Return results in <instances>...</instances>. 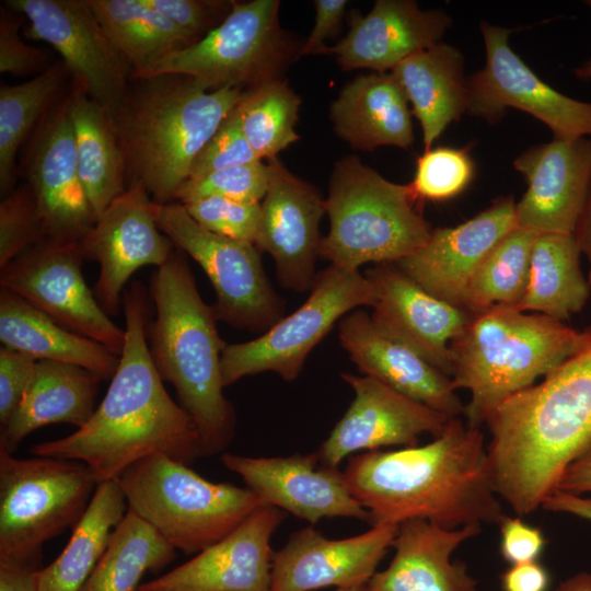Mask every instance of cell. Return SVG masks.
<instances>
[{"mask_svg": "<svg viewBox=\"0 0 591 591\" xmlns=\"http://www.w3.org/2000/svg\"><path fill=\"white\" fill-rule=\"evenodd\" d=\"M68 95L79 176L99 218L127 188L125 160L111 115L78 85Z\"/></svg>", "mask_w": 591, "mask_h": 591, "instance_id": "d6a6232c", "label": "cell"}, {"mask_svg": "<svg viewBox=\"0 0 591 591\" xmlns=\"http://www.w3.org/2000/svg\"><path fill=\"white\" fill-rule=\"evenodd\" d=\"M573 235L580 252L583 253L589 260L590 271L588 281L591 287V187Z\"/></svg>", "mask_w": 591, "mask_h": 591, "instance_id": "9f6ffc18", "label": "cell"}, {"mask_svg": "<svg viewBox=\"0 0 591 591\" xmlns=\"http://www.w3.org/2000/svg\"><path fill=\"white\" fill-rule=\"evenodd\" d=\"M343 473L372 525L425 520L459 529L499 524L506 515L484 433L459 417L424 445L351 455Z\"/></svg>", "mask_w": 591, "mask_h": 591, "instance_id": "7a4b0ae2", "label": "cell"}, {"mask_svg": "<svg viewBox=\"0 0 591 591\" xmlns=\"http://www.w3.org/2000/svg\"><path fill=\"white\" fill-rule=\"evenodd\" d=\"M23 167L46 239L80 242L97 218L79 176L68 94L33 131Z\"/></svg>", "mask_w": 591, "mask_h": 591, "instance_id": "e0dca14e", "label": "cell"}, {"mask_svg": "<svg viewBox=\"0 0 591 591\" xmlns=\"http://www.w3.org/2000/svg\"><path fill=\"white\" fill-rule=\"evenodd\" d=\"M374 301V287L364 275L329 265L317 273L299 309L258 338L225 346L221 357L224 387L266 371L294 381L311 350L334 324L358 306H373Z\"/></svg>", "mask_w": 591, "mask_h": 591, "instance_id": "8fae6325", "label": "cell"}, {"mask_svg": "<svg viewBox=\"0 0 591 591\" xmlns=\"http://www.w3.org/2000/svg\"><path fill=\"white\" fill-rule=\"evenodd\" d=\"M182 205L188 215L205 229L255 245L262 217L260 202L205 197Z\"/></svg>", "mask_w": 591, "mask_h": 591, "instance_id": "ee69618b", "label": "cell"}, {"mask_svg": "<svg viewBox=\"0 0 591 591\" xmlns=\"http://www.w3.org/2000/svg\"><path fill=\"white\" fill-rule=\"evenodd\" d=\"M363 587L364 586L354 587V588H343V589H336L335 591H361Z\"/></svg>", "mask_w": 591, "mask_h": 591, "instance_id": "91938a15", "label": "cell"}, {"mask_svg": "<svg viewBox=\"0 0 591 591\" xmlns=\"http://www.w3.org/2000/svg\"><path fill=\"white\" fill-rule=\"evenodd\" d=\"M221 462L265 505L311 524L325 518L370 521L369 512L350 494L344 473L321 465L316 452L274 457L223 453Z\"/></svg>", "mask_w": 591, "mask_h": 591, "instance_id": "ffe728a7", "label": "cell"}, {"mask_svg": "<svg viewBox=\"0 0 591 591\" xmlns=\"http://www.w3.org/2000/svg\"><path fill=\"white\" fill-rule=\"evenodd\" d=\"M397 529L395 524H374L340 540L327 538L312 526L293 532L274 553L270 591L366 586L393 546Z\"/></svg>", "mask_w": 591, "mask_h": 591, "instance_id": "cb8c5ba5", "label": "cell"}, {"mask_svg": "<svg viewBox=\"0 0 591 591\" xmlns=\"http://www.w3.org/2000/svg\"><path fill=\"white\" fill-rule=\"evenodd\" d=\"M486 425L496 493L518 515L535 511L566 468L591 453V336L541 383L501 403Z\"/></svg>", "mask_w": 591, "mask_h": 591, "instance_id": "3957f363", "label": "cell"}, {"mask_svg": "<svg viewBox=\"0 0 591 591\" xmlns=\"http://www.w3.org/2000/svg\"><path fill=\"white\" fill-rule=\"evenodd\" d=\"M537 235L515 227L489 252L468 286L467 312L476 315L494 308L518 309L526 293Z\"/></svg>", "mask_w": 591, "mask_h": 591, "instance_id": "f35d334b", "label": "cell"}, {"mask_svg": "<svg viewBox=\"0 0 591 591\" xmlns=\"http://www.w3.org/2000/svg\"><path fill=\"white\" fill-rule=\"evenodd\" d=\"M575 76L580 79H591V59L575 69Z\"/></svg>", "mask_w": 591, "mask_h": 591, "instance_id": "680465c9", "label": "cell"}, {"mask_svg": "<svg viewBox=\"0 0 591 591\" xmlns=\"http://www.w3.org/2000/svg\"><path fill=\"white\" fill-rule=\"evenodd\" d=\"M83 260L80 242L45 239L0 268V286L120 356L125 329L111 321L88 287Z\"/></svg>", "mask_w": 591, "mask_h": 591, "instance_id": "4fadbf2b", "label": "cell"}, {"mask_svg": "<svg viewBox=\"0 0 591 591\" xmlns=\"http://www.w3.org/2000/svg\"><path fill=\"white\" fill-rule=\"evenodd\" d=\"M452 25L441 10H421L410 0H376L364 16L354 13L350 31L325 54L345 70H393L409 56L442 43Z\"/></svg>", "mask_w": 591, "mask_h": 591, "instance_id": "484cf974", "label": "cell"}, {"mask_svg": "<svg viewBox=\"0 0 591 591\" xmlns=\"http://www.w3.org/2000/svg\"><path fill=\"white\" fill-rule=\"evenodd\" d=\"M484 68L467 77L472 116L495 123L514 107L543 121L554 138H591V103L571 99L542 81L511 49L512 30L480 22Z\"/></svg>", "mask_w": 591, "mask_h": 591, "instance_id": "9a60e30c", "label": "cell"}, {"mask_svg": "<svg viewBox=\"0 0 591 591\" xmlns=\"http://www.w3.org/2000/svg\"><path fill=\"white\" fill-rule=\"evenodd\" d=\"M584 331L543 314L494 308L472 318L450 344L455 390L470 392L467 426L480 428L512 395L534 385L589 340Z\"/></svg>", "mask_w": 591, "mask_h": 591, "instance_id": "8992f818", "label": "cell"}, {"mask_svg": "<svg viewBox=\"0 0 591 591\" xmlns=\"http://www.w3.org/2000/svg\"><path fill=\"white\" fill-rule=\"evenodd\" d=\"M268 181V164L257 161L187 179L179 187L176 199L182 204L205 197L260 202L266 195Z\"/></svg>", "mask_w": 591, "mask_h": 591, "instance_id": "b9f144b4", "label": "cell"}, {"mask_svg": "<svg viewBox=\"0 0 591 591\" xmlns=\"http://www.w3.org/2000/svg\"><path fill=\"white\" fill-rule=\"evenodd\" d=\"M153 211L161 232L208 276L216 292L212 308L218 321L263 334L283 317L285 301L267 278L254 244L205 229L182 204L154 202Z\"/></svg>", "mask_w": 591, "mask_h": 591, "instance_id": "7c38bea8", "label": "cell"}, {"mask_svg": "<svg viewBox=\"0 0 591 591\" xmlns=\"http://www.w3.org/2000/svg\"><path fill=\"white\" fill-rule=\"evenodd\" d=\"M96 486L81 462L0 450V559L39 563L43 545L79 521Z\"/></svg>", "mask_w": 591, "mask_h": 591, "instance_id": "30bf717a", "label": "cell"}, {"mask_svg": "<svg viewBox=\"0 0 591 591\" xmlns=\"http://www.w3.org/2000/svg\"><path fill=\"white\" fill-rule=\"evenodd\" d=\"M257 161L262 160L247 142L233 109L194 159L188 179Z\"/></svg>", "mask_w": 591, "mask_h": 591, "instance_id": "f6af8a7d", "label": "cell"}, {"mask_svg": "<svg viewBox=\"0 0 591 591\" xmlns=\"http://www.w3.org/2000/svg\"><path fill=\"white\" fill-rule=\"evenodd\" d=\"M279 7V0L233 2L217 27L165 56L141 79L181 74L208 91L231 88L242 92L281 79L301 48L281 28Z\"/></svg>", "mask_w": 591, "mask_h": 591, "instance_id": "9c48e42d", "label": "cell"}, {"mask_svg": "<svg viewBox=\"0 0 591 591\" xmlns=\"http://www.w3.org/2000/svg\"><path fill=\"white\" fill-rule=\"evenodd\" d=\"M128 509L116 479L97 484L59 556L38 572V591H81Z\"/></svg>", "mask_w": 591, "mask_h": 591, "instance_id": "836d02e7", "label": "cell"}, {"mask_svg": "<svg viewBox=\"0 0 591 591\" xmlns=\"http://www.w3.org/2000/svg\"><path fill=\"white\" fill-rule=\"evenodd\" d=\"M125 346L100 405L73 433L34 444L37 456L78 461L97 484L135 463L163 454L189 464L202 455L195 422L169 395L150 355L148 297L140 281L123 294Z\"/></svg>", "mask_w": 591, "mask_h": 591, "instance_id": "6da1fadb", "label": "cell"}, {"mask_svg": "<svg viewBox=\"0 0 591 591\" xmlns=\"http://www.w3.org/2000/svg\"><path fill=\"white\" fill-rule=\"evenodd\" d=\"M101 381L81 367L38 360L22 401L1 427L0 450L14 452L31 432L50 424L82 427L96 408Z\"/></svg>", "mask_w": 591, "mask_h": 591, "instance_id": "f1b7e54d", "label": "cell"}, {"mask_svg": "<svg viewBox=\"0 0 591 591\" xmlns=\"http://www.w3.org/2000/svg\"><path fill=\"white\" fill-rule=\"evenodd\" d=\"M541 507L547 511L567 513L591 521V497L554 490Z\"/></svg>", "mask_w": 591, "mask_h": 591, "instance_id": "11a10c76", "label": "cell"}, {"mask_svg": "<svg viewBox=\"0 0 591 591\" xmlns=\"http://www.w3.org/2000/svg\"><path fill=\"white\" fill-rule=\"evenodd\" d=\"M153 205L140 184H129L80 241L84 259L100 265L93 293L107 315L120 312L121 291L136 270L163 265L175 248L161 234Z\"/></svg>", "mask_w": 591, "mask_h": 591, "instance_id": "2e32d148", "label": "cell"}, {"mask_svg": "<svg viewBox=\"0 0 591 591\" xmlns=\"http://www.w3.org/2000/svg\"><path fill=\"white\" fill-rule=\"evenodd\" d=\"M364 276L375 290L371 320L378 331L451 378L450 344L472 314L429 294L398 267L384 264Z\"/></svg>", "mask_w": 591, "mask_h": 591, "instance_id": "d4e9b609", "label": "cell"}, {"mask_svg": "<svg viewBox=\"0 0 591 591\" xmlns=\"http://www.w3.org/2000/svg\"><path fill=\"white\" fill-rule=\"evenodd\" d=\"M573 234H538L532 250L526 293L517 311H533L559 322L569 320L587 303L591 287L580 267Z\"/></svg>", "mask_w": 591, "mask_h": 591, "instance_id": "e575fe53", "label": "cell"}, {"mask_svg": "<svg viewBox=\"0 0 591 591\" xmlns=\"http://www.w3.org/2000/svg\"><path fill=\"white\" fill-rule=\"evenodd\" d=\"M109 40L141 79L169 54L194 42L142 0H86Z\"/></svg>", "mask_w": 591, "mask_h": 591, "instance_id": "d590c367", "label": "cell"}, {"mask_svg": "<svg viewBox=\"0 0 591 591\" xmlns=\"http://www.w3.org/2000/svg\"><path fill=\"white\" fill-rule=\"evenodd\" d=\"M175 552L154 528L127 509L81 591H137L142 576L170 564Z\"/></svg>", "mask_w": 591, "mask_h": 591, "instance_id": "74e56055", "label": "cell"}, {"mask_svg": "<svg viewBox=\"0 0 591 591\" xmlns=\"http://www.w3.org/2000/svg\"><path fill=\"white\" fill-rule=\"evenodd\" d=\"M37 360L2 346L0 348V426L3 427L22 401Z\"/></svg>", "mask_w": 591, "mask_h": 591, "instance_id": "c3c4849f", "label": "cell"}, {"mask_svg": "<svg viewBox=\"0 0 591 591\" xmlns=\"http://www.w3.org/2000/svg\"><path fill=\"white\" fill-rule=\"evenodd\" d=\"M500 554L511 565L538 560L546 538L540 528L520 517L505 515L499 523Z\"/></svg>", "mask_w": 591, "mask_h": 591, "instance_id": "681fc988", "label": "cell"}, {"mask_svg": "<svg viewBox=\"0 0 591 591\" xmlns=\"http://www.w3.org/2000/svg\"><path fill=\"white\" fill-rule=\"evenodd\" d=\"M551 575L536 561L511 565L500 575L502 591H548Z\"/></svg>", "mask_w": 591, "mask_h": 591, "instance_id": "816d5d0a", "label": "cell"}, {"mask_svg": "<svg viewBox=\"0 0 591 591\" xmlns=\"http://www.w3.org/2000/svg\"><path fill=\"white\" fill-rule=\"evenodd\" d=\"M554 591H591V573L578 572L564 580Z\"/></svg>", "mask_w": 591, "mask_h": 591, "instance_id": "6f0895ef", "label": "cell"}, {"mask_svg": "<svg viewBox=\"0 0 591 591\" xmlns=\"http://www.w3.org/2000/svg\"><path fill=\"white\" fill-rule=\"evenodd\" d=\"M128 88L113 118L126 179L155 204L173 202L194 159L240 102L243 92L208 91L190 77L163 74ZM127 185V186H128Z\"/></svg>", "mask_w": 591, "mask_h": 591, "instance_id": "5b68a950", "label": "cell"}, {"mask_svg": "<svg viewBox=\"0 0 591 591\" xmlns=\"http://www.w3.org/2000/svg\"><path fill=\"white\" fill-rule=\"evenodd\" d=\"M45 239L35 197L25 183L0 204V268Z\"/></svg>", "mask_w": 591, "mask_h": 591, "instance_id": "7bdbcfd3", "label": "cell"}, {"mask_svg": "<svg viewBox=\"0 0 591 591\" xmlns=\"http://www.w3.org/2000/svg\"><path fill=\"white\" fill-rule=\"evenodd\" d=\"M138 591V590H137Z\"/></svg>", "mask_w": 591, "mask_h": 591, "instance_id": "be15d7a7", "label": "cell"}, {"mask_svg": "<svg viewBox=\"0 0 591 591\" xmlns=\"http://www.w3.org/2000/svg\"><path fill=\"white\" fill-rule=\"evenodd\" d=\"M346 0H315V23L301 46L300 56L325 54L327 46L325 39L335 35L341 23V19L347 7Z\"/></svg>", "mask_w": 591, "mask_h": 591, "instance_id": "f907efd6", "label": "cell"}, {"mask_svg": "<svg viewBox=\"0 0 591 591\" xmlns=\"http://www.w3.org/2000/svg\"><path fill=\"white\" fill-rule=\"evenodd\" d=\"M268 161L269 181L260 202L255 246L273 257L282 287L305 292L317 275L325 199L315 186L291 173L278 157Z\"/></svg>", "mask_w": 591, "mask_h": 591, "instance_id": "d6986e66", "label": "cell"}, {"mask_svg": "<svg viewBox=\"0 0 591 591\" xmlns=\"http://www.w3.org/2000/svg\"><path fill=\"white\" fill-rule=\"evenodd\" d=\"M482 532V525L447 529L425 520L398 525L389 567L375 572L370 591H477L464 564L451 561L454 551Z\"/></svg>", "mask_w": 591, "mask_h": 591, "instance_id": "83f0119b", "label": "cell"}, {"mask_svg": "<svg viewBox=\"0 0 591 591\" xmlns=\"http://www.w3.org/2000/svg\"><path fill=\"white\" fill-rule=\"evenodd\" d=\"M361 591H370V590L364 586Z\"/></svg>", "mask_w": 591, "mask_h": 591, "instance_id": "6125c7cd", "label": "cell"}, {"mask_svg": "<svg viewBox=\"0 0 591 591\" xmlns=\"http://www.w3.org/2000/svg\"><path fill=\"white\" fill-rule=\"evenodd\" d=\"M391 73L420 123L425 151L452 121L467 113V77L464 57L456 47L442 42L409 56Z\"/></svg>", "mask_w": 591, "mask_h": 591, "instance_id": "4dcf8cb0", "label": "cell"}, {"mask_svg": "<svg viewBox=\"0 0 591 591\" xmlns=\"http://www.w3.org/2000/svg\"><path fill=\"white\" fill-rule=\"evenodd\" d=\"M331 117L338 137L355 149L408 148L414 142L408 101L392 73L373 72L347 83Z\"/></svg>", "mask_w": 591, "mask_h": 591, "instance_id": "f546056e", "label": "cell"}, {"mask_svg": "<svg viewBox=\"0 0 591 591\" xmlns=\"http://www.w3.org/2000/svg\"><path fill=\"white\" fill-rule=\"evenodd\" d=\"M514 228V199L499 197L459 225L432 229L419 250L396 264L429 294L465 310L473 276L489 252Z\"/></svg>", "mask_w": 591, "mask_h": 591, "instance_id": "603a6c76", "label": "cell"}, {"mask_svg": "<svg viewBox=\"0 0 591 591\" xmlns=\"http://www.w3.org/2000/svg\"><path fill=\"white\" fill-rule=\"evenodd\" d=\"M0 340L2 346L35 360H53L81 367L111 380L120 356L57 323L16 293L0 288Z\"/></svg>", "mask_w": 591, "mask_h": 591, "instance_id": "1f68e13d", "label": "cell"}, {"mask_svg": "<svg viewBox=\"0 0 591 591\" xmlns=\"http://www.w3.org/2000/svg\"><path fill=\"white\" fill-rule=\"evenodd\" d=\"M285 512L263 505L223 538L138 591H270L271 537Z\"/></svg>", "mask_w": 591, "mask_h": 591, "instance_id": "44dd1931", "label": "cell"}, {"mask_svg": "<svg viewBox=\"0 0 591 591\" xmlns=\"http://www.w3.org/2000/svg\"><path fill=\"white\" fill-rule=\"evenodd\" d=\"M116 482L128 509L184 554L202 552L265 505L248 487L208 480L163 454L135 463Z\"/></svg>", "mask_w": 591, "mask_h": 591, "instance_id": "ba28073f", "label": "cell"}, {"mask_svg": "<svg viewBox=\"0 0 591 591\" xmlns=\"http://www.w3.org/2000/svg\"><path fill=\"white\" fill-rule=\"evenodd\" d=\"M474 173V162L466 150L438 147L418 158L414 179L408 185L417 201H445L463 193Z\"/></svg>", "mask_w": 591, "mask_h": 591, "instance_id": "60d3db41", "label": "cell"}, {"mask_svg": "<svg viewBox=\"0 0 591 591\" xmlns=\"http://www.w3.org/2000/svg\"><path fill=\"white\" fill-rule=\"evenodd\" d=\"M343 348L366 375L451 418L464 413L451 378L416 352L378 331L362 310L345 315L338 325Z\"/></svg>", "mask_w": 591, "mask_h": 591, "instance_id": "4316f807", "label": "cell"}, {"mask_svg": "<svg viewBox=\"0 0 591 591\" xmlns=\"http://www.w3.org/2000/svg\"><path fill=\"white\" fill-rule=\"evenodd\" d=\"M30 21L26 35L53 46L90 99L112 118L128 91L131 70L116 50L86 0H7Z\"/></svg>", "mask_w": 591, "mask_h": 591, "instance_id": "5bb4252c", "label": "cell"}, {"mask_svg": "<svg viewBox=\"0 0 591 591\" xmlns=\"http://www.w3.org/2000/svg\"><path fill=\"white\" fill-rule=\"evenodd\" d=\"M9 9V8H8ZM22 14L1 8L0 18V71L15 77L42 72L47 60L44 50L25 44L20 37Z\"/></svg>", "mask_w": 591, "mask_h": 591, "instance_id": "7dc6e473", "label": "cell"}, {"mask_svg": "<svg viewBox=\"0 0 591 591\" xmlns=\"http://www.w3.org/2000/svg\"><path fill=\"white\" fill-rule=\"evenodd\" d=\"M528 189L515 204V227L573 234L591 187V138H554L513 162Z\"/></svg>", "mask_w": 591, "mask_h": 591, "instance_id": "7402d4cb", "label": "cell"}, {"mask_svg": "<svg viewBox=\"0 0 591 591\" xmlns=\"http://www.w3.org/2000/svg\"><path fill=\"white\" fill-rule=\"evenodd\" d=\"M39 563L0 559V591H38Z\"/></svg>", "mask_w": 591, "mask_h": 591, "instance_id": "f5cc1de1", "label": "cell"}, {"mask_svg": "<svg viewBox=\"0 0 591 591\" xmlns=\"http://www.w3.org/2000/svg\"><path fill=\"white\" fill-rule=\"evenodd\" d=\"M70 76L62 60L20 84L0 86V194L14 190L18 177L16 155L43 117L60 100Z\"/></svg>", "mask_w": 591, "mask_h": 591, "instance_id": "8d00e7d4", "label": "cell"}, {"mask_svg": "<svg viewBox=\"0 0 591 591\" xmlns=\"http://www.w3.org/2000/svg\"><path fill=\"white\" fill-rule=\"evenodd\" d=\"M555 490L577 496L591 493V453L575 461L566 468Z\"/></svg>", "mask_w": 591, "mask_h": 591, "instance_id": "db71d44e", "label": "cell"}, {"mask_svg": "<svg viewBox=\"0 0 591 591\" xmlns=\"http://www.w3.org/2000/svg\"><path fill=\"white\" fill-rule=\"evenodd\" d=\"M586 4L591 8V0L586 1Z\"/></svg>", "mask_w": 591, "mask_h": 591, "instance_id": "94428289", "label": "cell"}, {"mask_svg": "<svg viewBox=\"0 0 591 591\" xmlns=\"http://www.w3.org/2000/svg\"><path fill=\"white\" fill-rule=\"evenodd\" d=\"M150 290L155 305V318L148 324L152 361L195 422L202 455L221 453L234 437L235 414L223 394L227 344L215 310L201 299L186 254L177 247L152 273Z\"/></svg>", "mask_w": 591, "mask_h": 591, "instance_id": "277c9868", "label": "cell"}, {"mask_svg": "<svg viewBox=\"0 0 591 591\" xmlns=\"http://www.w3.org/2000/svg\"><path fill=\"white\" fill-rule=\"evenodd\" d=\"M341 379L355 397L316 451L323 466L338 467L359 451L417 445L424 434L439 436L451 419L374 378L341 373Z\"/></svg>", "mask_w": 591, "mask_h": 591, "instance_id": "ac0fdd59", "label": "cell"}, {"mask_svg": "<svg viewBox=\"0 0 591 591\" xmlns=\"http://www.w3.org/2000/svg\"><path fill=\"white\" fill-rule=\"evenodd\" d=\"M194 43L217 27L229 14L234 1L142 0Z\"/></svg>", "mask_w": 591, "mask_h": 591, "instance_id": "bcb514c9", "label": "cell"}, {"mask_svg": "<svg viewBox=\"0 0 591 591\" xmlns=\"http://www.w3.org/2000/svg\"><path fill=\"white\" fill-rule=\"evenodd\" d=\"M300 104V96L282 79L243 92L234 111L247 142L260 160L277 158L299 139L296 124Z\"/></svg>", "mask_w": 591, "mask_h": 591, "instance_id": "ab89813d", "label": "cell"}, {"mask_svg": "<svg viewBox=\"0 0 591 591\" xmlns=\"http://www.w3.org/2000/svg\"><path fill=\"white\" fill-rule=\"evenodd\" d=\"M416 202L409 185L390 182L357 157L340 160L325 199L329 231L321 256L357 271L367 263H397L412 255L432 231Z\"/></svg>", "mask_w": 591, "mask_h": 591, "instance_id": "52a82bcc", "label": "cell"}]
</instances>
